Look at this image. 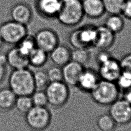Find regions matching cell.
<instances>
[{
    "mask_svg": "<svg viewBox=\"0 0 131 131\" xmlns=\"http://www.w3.org/2000/svg\"><path fill=\"white\" fill-rule=\"evenodd\" d=\"M6 76V68L5 65L0 63V84L4 81Z\"/></svg>",
    "mask_w": 131,
    "mask_h": 131,
    "instance_id": "cell-35",
    "label": "cell"
},
{
    "mask_svg": "<svg viewBox=\"0 0 131 131\" xmlns=\"http://www.w3.org/2000/svg\"><path fill=\"white\" fill-rule=\"evenodd\" d=\"M113 57L111 54L107 51L106 50H102L100 51L96 56V60L98 63L100 64L107 60L110 59Z\"/></svg>",
    "mask_w": 131,
    "mask_h": 131,
    "instance_id": "cell-32",
    "label": "cell"
},
{
    "mask_svg": "<svg viewBox=\"0 0 131 131\" xmlns=\"http://www.w3.org/2000/svg\"><path fill=\"white\" fill-rule=\"evenodd\" d=\"M96 26L84 25L72 31L69 35L70 44L74 48H86L93 47L96 35Z\"/></svg>",
    "mask_w": 131,
    "mask_h": 131,
    "instance_id": "cell-5",
    "label": "cell"
},
{
    "mask_svg": "<svg viewBox=\"0 0 131 131\" xmlns=\"http://www.w3.org/2000/svg\"><path fill=\"white\" fill-rule=\"evenodd\" d=\"M84 15L96 19L101 17L105 13L102 0H81Z\"/></svg>",
    "mask_w": 131,
    "mask_h": 131,
    "instance_id": "cell-15",
    "label": "cell"
},
{
    "mask_svg": "<svg viewBox=\"0 0 131 131\" xmlns=\"http://www.w3.org/2000/svg\"><path fill=\"white\" fill-rule=\"evenodd\" d=\"M3 43H4V41L3 40V39H2L1 36H0V49L2 48L3 45Z\"/></svg>",
    "mask_w": 131,
    "mask_h": 131,
    "instance_id": "cell-37",
    "label": "cell"
},
{
    "mask_svg": "<svg viewBox=\"0 0 131 131\" xmlns=\"http://www.w3.org/2000/svg\"><path fill=\"white\" fill-rule=\"evenodd\" d=\"M46 72L50 82L63 81L62 70L60 67L57 66L52 67Z\"/></svg>",
    "mask_w": 131,
    "mask_h": 131,
    "instance_id": "cell-30",
    "label": "cell"
},
{
    "mask_svg": "<svg viewBox=\"0 0 131 131\" xmlns=\"http://www.w3.org/2000/svg\"><path fill=\"white\" fill-rule=\"evenodd\" d=\"M84 69L83 65L70 60L61 68L63 81L68 85L77 86L79 77Z\"/></svg>",
    "mask_w": 131,
    "mask_h": 131,
    "instance_id": "cell-11",
    "label": "cell"
},
{
    "mask_svg": "<svg viewBox=\"0 0 131 131\" xmlns=\"http://www.w3.org/2000/svg\"><path fill=\"white\" fill-rule=\"evenodd\" d=\"M27 35L25 25L13 20L6 22L0 26V36L4 42L8 44H18Z\"/></svg>",
    "mask_w": 131,
    "mask_h": 131,
    "instance_id": "cell-7",
    "label": "cell"
},
{
    "mask_svg": "<svg viewBox=\"0 0 131 131\" xmlns=\"http://www.w3.org/2000/svg\"><path fill=\"white\" fill-rule=\"evenodd\" d=\"M48 104L54 107H60L68 101L70 91L63 81L50 82L45 90Z\"/></svg>",
    "mask_w": 131,
    "mask_h": 131,
    "instance_id": "cell-6",
    "label": "cell"
},
{
    "mask_svg": "<svg viewBox=\"0 0 131 131\" xmlns=\"http://www.w3.org/2000/svg\"><path fill=\"white\" fill-rule=\"evenodd\" d=\"M84 16L81 0H61L56 17L61 24L72 27L79 24Z\"/></svg>",
    "mask_w": 131,
    "mask_h": 131,
    "instance_id": "cell-2",
    "label": "cell"
},
{
    "mask_svg": "<svg viewBox=\"0 0 131 131\" xmlns=\"http://www.w3.org/2000/svg\"><path fill=\"white\" fill-rule=\"evenodd\" d=\"M116 123L109 114H103L97 119L96 126L99 131H113Z\"/></svg>",
    "mask_w": 131,
    "mask_h": 131,
    "instance_id": "cell-23",
    "label": "cell"
},
{
    "mask_svg": "<svg viewBox=\"0 0 131 131\" xmlns=\"http://www.w3.org/2000/svg\"><path fill=\"white\" fill-rule=\"evenodd\" d=\"M28 126L34 131H43L50 125L51 114L46 106H33L25 115Z\"/></svg>",
    "mask_w": 131,
    "mask_h": 131,
    "instance_id": "cell-4",
    "label": "cell"
},
{
    "mask_svg": "<svg viewBox=\"0 0 131 131\" xmlns=\"http://www.w3.org/2000/svg\"><path fill=\"white\" fill-rule=\"evenodd\" d=\"M17 96L9 88L0 89V110L9 111L14 108Z\"/></svg>",
    "mask_w": 131,
    "mask_h": 131,
    "instance_id": "cell-19",
    "label": "cell"
},
{
    "mask_svg": "<svg viewBox=\"0 0 131 131\" xmlns=\"http://www.w3.org/2000/svg\"><path fill=\"white\" fill-rule=\"evenodd\" d=\"M124 94L123 99L131 105V88L126 90Z\"/></svg>",
    "mask_w": 131,
    "mask_h": 131,
    "instance_id": "cell-34",
    "label": "cell"
},
{
    "mask_svg": "<svg viewBox=\"0 0 131 131\" xmlns=\"http://www.w3.org/2000/svg\"><path fill=\"white\" fill-rule=\"evenodd\" d=\"M34 37L36 47L48 53L59 45L58 35L55 31L50 29L39 30Z\"/></svg>",
    "mask_w": 131,
    "mask_h": 131,
    "instance_id": "cell-9",
    "label": "cell"
},
{
    "mask_svg": "<svg viewBox=\"0 0 131 131\" xmlns=\"http://www.w3.org/2000/svg\"><path fill=\"white\" fill-rule=\"evenodd\" d=\"M119 62L122 71L131 73V53L123 56Z\"/></svg>",
    "mask_w": 131,
    "mask_h": 131,
    "instance_id": "cell-31",
    "label": "cell"
},
{
    "mask_svg": "<svg viewBox=\"0 0 131 131\" xmlns=\"http://www.w3.org/2000/svg\"><path fill=\"white\" fill-rule=\"evenodd\" d=\"M115 83L119 90L124 91L131 88V73L122 71Z\"/></svg>",
    "mask_w": 131,
    "mask_h": 131,
    "instance_id": "cell-29",
    "label": "cell"
},
{
    "mask_svg": "<svg viewBox=\"0 0 131 131\" xmlns=\"http://www.w3.org/2000/svg\"><path fill=\"white\" fill-rule=\"evenodd\" d=\"M120 14H110L106 18L104 26L114 34L120 33L124 28V21Z\"/></svg>",
    "mask_w": 131,
    "mask_h": 131,
    "instance_id": "cell-21",
    "label": "cell"
},
{
    "mask_svg": "<svg viewBox=\"0 0 131 131\" xmlns=\"http://www.w3.org/2000/svg\"><path fill=\"white\" fill-rule=\"evenodd\" d=\"M61 0H37V6L39 12L44 16L56 17L59 10Z\"/></svg>",
    "mask_w": 131,
    "mask_h": 131,
    "instance_id": "cell-18",
    "label": "cell"
},
{
    "mask_svg": "<svg viewBox=\"0 0 131 131\" xmlns=\"http://www.w3.org/2000/svg\"><path fill=\"white\" fill-rule=\"evenodd\" d=\"M7 63V58L6 55L3 54L0 55V63L5 65Z\"/></svg>",
    "mask_w": 131,
    "mask_h": 131,
    "instance_id": "cell-36",
    "label": "cell"
},
{
    "mask_svg": "<svg viewBox=\"0 0 131 131\" xmlns=\"http://www.w3.org/2000/svg\"><path fill=\"white\" fill-rule=\"evenodd\" d=\"M119 91L115 82L101 79L90 93L95 102L102 106H107L118 99Z\"/></svg>",
    "mask_w": 131,
    "mask_h": 131,
    "instance_id": "cell-3",
    "label": "cell"
},
{
    "mask_svg": "<svg viewBox=\"0 0 131 131\" xmlns=\"http://www.w3.org/2000/svg\"><path fill=\"white\" fill-rule=\"evenodd\" d=\"M90 58V52L86 48H77L71 51V60L83 66L89 62Z\"/></svg>",
    "mask_w": 131,
    "mask_h": 131,
    "instance_id": "cell-25",
    "label": "cell"
},
{
    "mask_svg": "<svg viewBox=\"0 0 131 131\" xmlns=\"http://www.w3.org/2000/svg\"><path fill=\"white\" fill-rule=\"evenodd\" d=\"M30 97L33 106L44 107L48 104L45 90H35Z\"/></svg>",
    "mask_w": 131,
    "mask_h": 131,
    "instance_id": "cell-28",
    "label": "cell"
},
{
    "mask_svg": "<svg viewBox=\"0 0 131 131\" xmlns=\"http://www.w3.org/2000/svg\"><path fill=\"white\" fill-rule=\"evenodd\" d=\"M49 53L52 61L60 67L71 60V50L64 45H58Z\"/></svg>",
    "mask_w": 131,
    "mask_h": 131,
    "instance_id": "cell-16",
    "label": "cell"
},
{
    "mask_svg": "<svg viewBox=\"0 0 131 131\" xmlns=\"http://www.w3.org/2000/svg\"><path fill=\"white\" fill-rule=\"evenodd\" d=\"M9 88L17 96H30L35 90L33 74L27 68L14 70L8 80Z\"/></svg>",
    "mask_w": 131,
    "mask_h": 131,
    "instance_id": "cell-1",
    "label": "cell"
},
{
    "mask_svg": "<svg viewBox=\"0 0 131 131\" xmlns=\"http://www.w3.org/2000/svg\"><path fill=\"white\" fill-rule=\"evenodd\" d=\"M11 15L12 20L25 25L31 20L32 12L27 5L18 4L12 8Z\"/></svg>",
    "mask_w": 131,
    "mask_h": 131,
    "instance_id": "cell-17",
    "label": "cell"
},
{
    "mask_svg": "<svg viewBox=\"0 0 131 131\" xmlns=\"http://www.w3.org/2000/svg\"><path fill=\"white\" fill-rule=\"evenodd\" d=\"M33 106L30 96H17L14 108L20 114L25 115Z\"/></svg>",
    "mask_w": 131,
    "mask_h": 131,
    "instance_id": "cell-22",
    "label": "cell"
},
{
    "mask_svg": "<svg viewBox=\"0 0 131 131\" xmlns=\"http://www.w3.org/2000/svg\"><path fill=\"white\" fill-rule=\"evenodd\" d=\"M105 12L110 14H121L125 0H102Z\"/></svg>",
    "mask_w": 131,
    "mask_h": 131,
    "instance_id": "cell-24",
    "label": "cell"
},
{
    "mask_svg": "<svg viewBox=\"0 0 131 131\" xmlns=\"http://www.w3.org/2000/svg\"><path fill=\"white\" fill-rule=\"evenodd\" d=\"M99 80L98 72L92 69H84L79 77L77 86L82 91L90 92Z\"/></svg>",
    "mask_w": 131,
    "mask_h": 131,
    "instance_id": "cell-13",
    "label": "cell"
},
{
    "mask_svg": "<svg viewBox=\"0 0 131 131\" xmlns=\"http://www.w3.org/2000/svg\"><path fill=\"white\" fill-rule=\"evenodd\" d=\"M121 72L119 61L113 57L99 64L98 74L103 80L115 82Z\"/></svg>",
    "mask_w": 131,
    "mask_h": 131,
    "instance_id": "cell-10",
    "label": "cell"
},
{
    "mask_svg": "<svg viewBox=\"0 0 131 131\" xmlns=\"http://www.w3.org/2000/svg\"><path fill=\"white\" fill-rule=\"evenodd\" d=\"M17 45V47L19 51L27 56L36 47L34 37L28 35H27Z\"/></svg>",
    "mask_w": 131,
    "mask_h": 131,
    "instance_id": "cell-27",
    "label": "cell"
},
{
    "mask_svg": "<svg viewBox=\"0 0 131 131\" xmlns=\"http://www.w3.org/2000/svg\"><path fill=\"white\" fill-rule=\"evenodd\" d=\"M128 131H131V128H130L128 130Z\"/></svg>",
    "mask_w": 131,
    "mask_h": 131,
    "instance_id": "cell-38",
    "label": "cell"
},
{
    "mask_svg": "<svg viewBox=\"0 0 131 131\" xmlns=\"http://www.w3.org/2000/svg\"><path fill=\"white\" fill-rule=\"evenodd\" d=\"M29 64L39 68L43 66L48 59V53L36 47L28 55Z\"/></svg>",
    "mask_w": 131,
    "mask_h": 131,
    "instance_id": "cell-20",
    "label": "cell"
},
{
    "mask_svg": "<svg viewBox=\"0 0 131 131\" xmlns=\"http://www.w3.org/2000/svg\"><path fill=\"white\" fill-rule=\"evenodd\" d=\"M121 14L125 18L131 20V0H125Z\"/></svg>",
    "mask_w": 131,
    "mask_h": 131,
    "instance_id": "cell-33",
    "label": "cell"
},
{
    "mask_svg": "<svg viewBox=\"0 0 131 131\" xmlns=\"http://www.w3.org/2000/svg\"><path fill=\"white\" fill-rule=\"evenodd\" d=\"M110 106L109 115L116 124L124 125L131 122V105L124 99H118Z\"/></svg>",
    "mask_w": 131,
    "mask_h": 131,
    "instance_id": "cell-8",
    "label": "cell"
},
{
    "mask_svg": "<svg viewBox=\"0 0 131 131\" xmlns=\"http://www.w3.org/2000/svg\"><path fill=\"white\" fill-rule=\"evenodd\" d=\"M6 58L7 63L14 70L26 69L29 65L28 56L22 53L17 47L10 50Z\"/></svg>",
    "mask_w": 131,
    "mask_h": 131,
    "instance_id": "cell-14",
    "label": "cell"
},
{
    "mask_svg": "<svg viewBox=\"0 0 131 131\" xmlns=\"http://www.w3.org/2000/svg\"><path fill=\"white\" fill-rule=\"evenodd\" d=\"M115 40V34L108 29L104 25L96 27V35L93 47L102 50L111 48Z\"/></svg>",
    "mask_w": 131,
    "mask_h": 131,
    "instance_id": "cell-12",
    "label": "cell"
},
{
    "mask_svg": "<svg viewBox=\"0 0 131 131\" xmlns=\"http://www.w3.org/2000/svg\"><path fill=\"white\" fill-rule=\"evenodd\" d=\"M33 74L35 90H45L50 82L47 72L43 71H37Z\"/></svg>",
    "mask_w": 131,
    "mask_h": 131,
    "instance_id": "cell-26",
    "label": "cell"
}]
</instances>
